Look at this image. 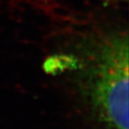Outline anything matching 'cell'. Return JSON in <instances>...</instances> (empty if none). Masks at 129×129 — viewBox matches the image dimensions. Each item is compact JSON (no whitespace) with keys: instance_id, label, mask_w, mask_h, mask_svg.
<instances>
[{"instance_id":"cell-1","label":"cell","mask_w":129,"mask_h":129,"mask_svg":"<svg viewBox=\"0 0 129 129\" xmlns=\"http://www.w3.org/2000/svg\"><path fill=\"white\" fill-rule=\"evenodd\" d=\"M81 86L94 117L105 129H128V37L105 36L87 54Z\"/></svg>"}]
</instances>
